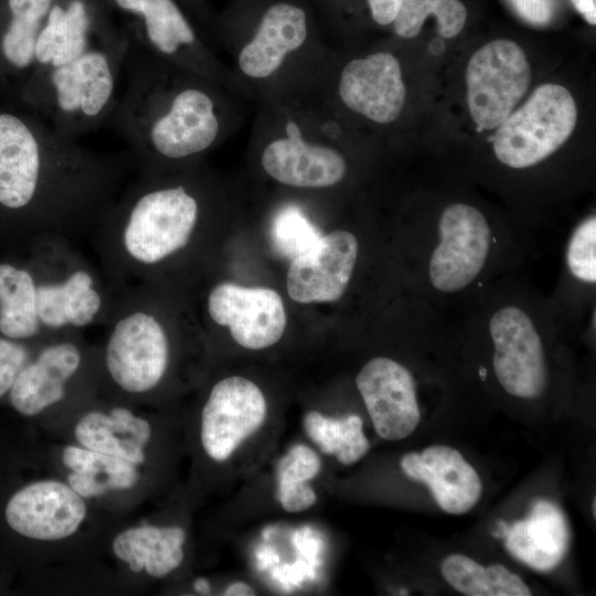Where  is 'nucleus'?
<instances>
[{"label":"nucleus","instance_id":"1","mask_svg":"<svg viewBox=\"0 0 596 596\" xmlns=\"http://www.w3.org/2000/svg\"><path fill=\"white\" fill-rule=\"evenodd\" d=\"M536 245L522 225L451 201L404 234L403 280L408 295L455 316L491 283L522 272Z\"/></svg>","mask_w":596,"mask_h":596},{"label":"nucleus","instance_id":"2","mask_svg":"<svg viewBox=\"0 0 596 596\" xmlns=\"http://www.w3.org/2000/svg\"><path fill=\"white\" fill-rule=\"evenodd\" d=\"M121 161L65 137L32 113L0 108V209L63 225L105 214Z\"/></svg>","mask_w":596,"mask_h":596},{"label":"nucleus","instance_id":"3","mask_svg":"<svg viewBox=\"0 0 596 596\" xmlns=\"http://www.w3.org/2000/svg\"><path fill=\"white\" fill-rule=\"evenodd\" d=\"M196 74L129 40L119 92L105 126L146 172L196 157L219 139L217 103Z\"/></svg>","mask_w":596,"mask_h":596},{"label":"nucleus","instance_id":"4","mask_svg":"<svg viewBox=\"0 0 596 596\" xmlns=\"http://www.w3.org/2000/svg\"><path fill=\"white\" fill-rule=\"evenodd\" d=\"M104 214L120 262L137 274L187 246L201 204L183 183H161L147 174Z\"/></svg>","mask_w":596,"mask_h":596},{"label":"nucleus","instance_id":"5","mask_svg":"<svg viewBox=\"0 0 596 596\" xmlns=\"http://www.w3.org/2000/svg\"><path fill=\"white\" fill-rule=\"evenodd\" d=\"M576 118V104L568 89L558 84H543L498 127L494 157L515 171L539 166L568 139Z\"/></svg>","mask_w":596,"mask_h":596},{"label":"nucleus","instance_id":"6","mask_svg":"<svg viewBox=\"0 0 596 596\" xmlns=\"http://www.w3.org/2000/svg\"><path fill=\"white\" fill-rule=\"evenodd\" d=\"M110 327L105 363L111 380L130 394L157 387L170 359L168 333L158 317L132 300L118 311Z\"/></svg>","mask_w":596,"mask_h":596},{"label":"nucleus","instance_id":"7","mask_svg":"<svg viewBox=\"0 0 596 596\" xmlns=\"http://www.w3.org/2000/svg\"><path fill=\"white\" fill-rule=\"evenodd\" d=\"M467 102L479 128H498L512 113L531 83L523 50L513 41L499 39L480 47L466 72Z\"/></svg>","mask_w":596,"mask_h":596},{"label":"nucleus","instance_id":"8","mask_svg":"<svg viewBox=\"0 0 596 596\" xmlns=\"http://www.w3.org/2000/svg\"><path fill=\"white\" fill-rule=\"evenodd\" d=\"M267 402L249 379L234 375L220 380L211 390L201 413L200 438L212 460H228L265 424Z\"/></svg>","mask_w":596,"mask_h":596},{"label":"nucleus","instance_id":"9","mask_svg":"<svg viewBox=\"0 0 596 596\" xmlns=\"http://www.w3.org/2000/svg\"><path fill=\"white\" fill-rule=\"evenodd\" d=\"M566 338L595 332L596 320V215L589 213L565 238L562 266L549 296Z\"/></svg>","mask_w":596,"mask_h":596},{"label":"nucleus","instance_id":"10","mask_svg":"<svg viewBox=\"0 0 596 596\" xmlns=\"http://www.w3.org/2000/svg\"><path fill=\"white\" fill-rule=\"evenodd\" d=\"M355 385L376 434L389 441L408 437L421 421L417 381L403 362L387 355L368 360Z\"/></svg>","mask_w":596,"mask_h":596},{"label":"nucleus","instance_id":"11","mask_svg":"<svg viewBox=\"0 0 596 596\" xmlns=\"http://www.w3.org/2000/svg\"><path fill=\"white\" fill-rule=\"evenodd\" d=\"M361 255L360 238L347 230L322 235L315 247L291 260L287 291L300 304L332 302L349 288Z\"/></svg>","mask_w":596,"mask_h":596},{"label":"nucleus","instance_id":"12","mask_svg":"<svg viewBox=\"0 0 596 596\" xmlns=\"http://www.w3.org/2000/svg\"><path fill=\"white\" fill-rule=\"evenodd\" d=\"M207 311L215 323L228 327L233 339L249 350L275 344L286 327L283 300L267 287L221 283L209 295Z\"/></svg>","mask_w":596,"mask_h":596},{"label":"nucleus","instance_id":"13","mask_svg":"<svg viewBox=\"0 0 596 596\" xmlns=\"http://www.w3.org/2000/svg\"><path fill=\"white\" fill-rule=\"evenodd\" d=\"M86 504L68 483L41 480L9 499L4 517L17 533L41 541L73 535L86 518Z\"/></svg>","mask_w":596,"mask_h":596},{"label":"nucleus","instance_id":"14","mask_svg":"<svg viewBox=\"0 0 596 596\" xmlns=\"http://www.w3.org/2000/svg\"><path fill=\"white\" fill-rule=\"evenodd\" d=\"M123 11L140 19V33L130 41L147 52L179 66L206 75L205 51L173 0H114Z\"/></svg>","mask_w":596,"mask_h":596},{"label":"nucleus","instance_id":"15","mask_svg":"<svg viewBox=\"0 0 596 596\" xmlns=\"http://www.w3.org/2000/svg\"><path fill=\"white\" fill-rule=\"evenodd\" d=\"M339 94L348 108L368 119L394 121L406 94L398 61L386 52L350 61L342 70Z\"/></svg>","mask_w":596,"mask_h":596},{"label":"nucleus","instance_id":"16","mask_svg":"<svg viewBox=\"0 0 596 596\" xmlns=\"http://www.w3.org/2000/svg\"><path fill=\"white\" fill-rule=\"evenodd\" d=\"M401 468L409 479L427 485L446 513L464 514L481 497L479 475L453 447L432 445L422 453H408L401 459Z\"/></svg>","mask_w":596,"mask_h":596},{"label":"nucleus","instance_id":"17","mask_svg":"<svg viewBox=\"0 0 596 596\" xmlns=\"http://www.w3.org/2000/svg\"><path fill=\"white\" fill-rule=\"evenodd\" d=\"M288 136L270 141L262 153L264 170L276 181L296 188H328L347 173V162L337 150L306 141L294 121Z\"/></svg>","mask_w":596,"mask_h":596},{"label":"nucleus","instance_id":"18","mask_svg":"<svg viewBox=\"0 0 596 596\" xmlns=\"http://www.w3.org/2000/svg\"><path fill=\"white\" fill-rule=\"evenodd\" d=\"M81 363L82 354L75 343L62 341L46 345L18 373L9 391L13 408L33 416L62 401L66 383Z\"/></svg>","mask_w":596,"mask_h":596},{"label":"nucleus","instance_id":"19","mask_svg":"<svg viewBox=\"0 0 596 596\" xmlns=\"http://www.w3.org/2000/svg\"><path fill=\"white\" fill-rule=\"evenodd\" d=\"M306 38L305 11L290 3L274 4L265 12L253 39L241 50L238 67L252 78L269 77Z\"/></svg>","mask_w":596,"mask_h":596},{"label":"nucleus","instance_id":"20","mask_svg":"<svg viewBox=\"0 0 596 596\" xmlns=\"http://www.w3.org/2000/svg\"><path fill=\"white\" fill-rule=\"evenodd\" d=\"M503 539L513 557L533 570L549 572L564 558L570 530L565 515L556 504L538 500L525 519L509 525Z\"/></svg>","mask_w":596,"mask_h":596},{"label":"nucleus","instance_id":"21","mask_svg":"<svg viewBox=\"0 0 596 596\" xmlns=\"http://www.w3.org/2000/svg\"><path fill=\"white\" fill-rule=\"evenodd\" d=\"M103 304L95 278L85 268H76L63 278L38 284V317L41 327L51 330L91 324L100 315Z\"/></svg>","mask_w":596,"mask_h":596},{"label":"nucleus","instance_id":"22","mask_svg":"<svg viewBox=\"0 0 596 596\" xmlns=\"http://www.w3.org/2000/svg\"><path fill=\"white\" fill-rule=\"evenodd\" d=\"M54 0L0 1V79L19 81L32 68L38 36Z\"/></svg>","mask_w":596,"mask_h":596},{"label":"nucleus","instance_id":"23","mask_svg":"<svg viewBox=\"0 0 596 596\" xmlns=\"http://www.w3.org/2000/svg\"><path fill=\"white\" fill-rule=\"evenodd\" d=\"M75 438L85 448L123 458L135 466L145 459V447L151 437L148 421L126 407H114L108 414L86 413L77 422Z\"/></svg>","mask_w":596,"mask_h":596},{"label":"nucleus","instance_id":"24","mask_svg":"<svg viewBox=\"0 0 596 596\" xmlns=\"http://www.w3.org/2000/svg\"><path fill=\"white\" fill-rule=\"evenodd\" d=\"M184 529L175 525H140L120 532L113 552L132 572L145 570L152 577H163L183 562Z\"/></svg>","mask_w":596,"mask_h":596},{"label":"nucleus","instance_id":"25","mask_svg":"<svg viewBox=\"0 0 596 596\" xmlns=\"http://www.w3.org/2000/svg\"><path fill=\"white\" fill-rule=\"evenodd\" d=\"M62 460L72 470L67 478L68 485L86 499L111 490L130 489L139 479L136 466L131 462L83 446L65 447Z\"/></svg>","mask_w":596,"mask_h":596},{"label":"nucleus","instance_id":"26","mask_svg":"<svg viewBox=\"0 0 596 596\" xmlns=\"http://www.w3.org/2000/svg\"><path fill=\"white\" fill-rule=\"evenodd\" d=\"M38 283L32 274L9 263L0 264V332L11 340L39 333Z\"/></svg>","mask_w":596,"mask_h":596},{"label":"nucleus","instance_id":"27","mask_svg":"<svg viewBox=\"0 0 596 596\" xmlns=\"http://www.w3.org/2000/svg\"><path fill=\"white\" fill-rule=\"evenodd\" d=\"M446 582L467 596H529L530 588L501 564L482 566L464 554L448 555L441 563Z\"/></svg>","mask_w":596,"mask_h":596},{"label":"nucleus","instance_id":"28","mask_svg":"<svg viewBox=\"0 0 596 596\" xmlns=\"http://www.w3.org/2000/svg\"><path fill=\"white\" fill-rule=\"evenodd\" d=\"M319 454L305 444H295L276 465V497L290 513L304 512L317 502L316 490L308 483L321 470Z\"/></svg>","mask_w":596,"mask_h":596},{"label":"nucleus","instance_id":"29","mask_svg":"<svg viewBox=\"0 0 596 596\" xmlns=\"http://www.w3.org/2000/svg\"><path fill=\"white\" fill-rule=\"evenodd\" d=\"M304 428L309 439L327 455H332L344 466L362 459L370 449L360 416L328 417L318 411H309L304 416Z\"/></svg>","mask_w":596,"mask_h":596},{"label":"nucleus","instance_id":"30","mask_svg":"<svg viewBox=\"0 0 596 596\" xmlns=\"http://www.w3.org/2000/svg\"><path fill=\"white\" fill-rule=\"evenodd\" d=\"M428 15L436 17L443 38H454L465 25L467 10L459 0H402L394 30L402 38H414Z\"/></svg>","mask_w":596,"mask_h":596},{"label":"nucleus","instance_id":"31","mask_svg":"<svg viewBox=\"0 0 596 596\" xmlns=\"http://www.w3.org/2000/svg\"><path fill=\"white\" fill-rule=\"evenodd\" d=\"M270 236L275 249L294 260L315 247L322 235L299 209L287 207L274 219Z\"/></svg>","mask_w":596,"mask_h":596},{"label":"nucleus","instance_id":"32","mask_svg":"<svg viewBox=\"0 0 596 596\" xmlns=\"http://www.w3.org/2000/svg\"><path fill=\"white\" fill-rule=\"evenodd\" d=\"M518 14L525 21L541 25L553 15L552 0H509Z\"/></svg>","mask_w":596,"mask_h":596},{"label":"nucleus","instance_id":"33","mask_svg":"<svg viewBox=\"0 0 596 596\" xmlns=\"http://www.w3.org/2000/svg\"><path fill=\"white\" fill-rule=\"evenodd\" d=\"M373 20L380 25L393 23L402 0H368Z\"/></svg>","mask_w":596,"mask_h":596},{"label":"nucleus","instance_id":"34","mask_svg":"<svg viewBox=\"0 0 596 596\" xmlns=\"http://www.w3.org/2000/svg\"><path fill=\"white\" fill-rule=\"evenodd\" d=\"M20 371L11 364L0 362V397L10 391Z\"/></svg>","mask_w":596,"mask_h":596},{"label":"nucleus","instance_id":"35","mask_svg":"<svg viewBox=\"0 0 596 596\" xmlns=\"http://www.w3.org/2000/svg\"><path fill=\"white\" fill-rule=\"evenodd\" d=\"M576 10L585 18V20L595 25L596 23V2L595 0H572Z\"/></svg>","mask_w":596,"mask_h":596},{"label":"nucleus","instance_id":"36","mask_svg":"<svg viewBox=\"0 0 596 596\" xmlns=\"http://www.w3.org/2000/svg\"><path fill=\"white\" fill-rule=\"evenodd\" d=\"M223 594L227 596H248L254 595L255 590L244 582H235L231 584Z\"/></svg>","mask_w":596,"mask_h":596},{"label":"nucleus","instance_id":"37","mask_svg":"<svg viewBox=\"0 0 596 596\" xmlns=\"http://www.w3.org/2000/svg\"><path fill=\"white\" fill-rule=\"evenodd\" d=\"M444 42L439 39H436L430 43L429 51L435 55H439L444 52Z\"/></svg>","mask_w":596,"mask_h":596},{"label":"nucleus","instance_id":"38","mask_svg":"<svg viewBox=\"0 0 596 596\" xmlns=\"http://www.w3.org/2000/svg\"><path fill=\"white\" fill-rule=\"evenodd\" d=\"M194 586L195 588L199 590V592H206L209 590V584L204 579H198L195 583H194Z\"/></svg>","mask_w":596,"mask_h":596},{"label":"nucleus","instance_id":"39","mask_svg":"<svg viewBox=\"0 0 596 596\" xmlns=\"http://www.w3.org/2000/svg\"><path fill=\"white\" fill-rule=\"evenodd\" d=\"M592 504H593V515H594V518H595V517H596V500H595V498L593 499V503H592Z\"/></svg>","mask_w":596,"mask_h":596}]
</instances>
